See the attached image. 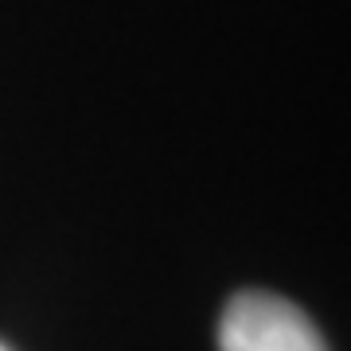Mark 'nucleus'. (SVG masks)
Wrapping results in <instances>:
<instances>
[{"mask_svg": "<svg viewBox=\"0 0 351 351\" xmlns=\"http://www.w3.org/2000/svg\"><path fill=\"white\" fill-rule=\"evenodd\" d=\"M219 351H328L316 324L285 297L239 293L219 320Z\"/></svg>", "mask_w": 351, "mask_h": 351, "instance_id": "nucleus-1", "label": "nucleus"}, {"mask_svg": "<svg viewBox=\"0 0 351 351\" xmlns=\"http://www.w3.org/2000/svg\"><path fill=\"white\" fill-rule=\"evenodd\" d=\"M0 351H8V348H4V343H0Z\"/></svg>", "mask_w": 351, "mask_h": 351, "instance_id": "nucleus-2", "label": "nucleus"}]
</instances>
